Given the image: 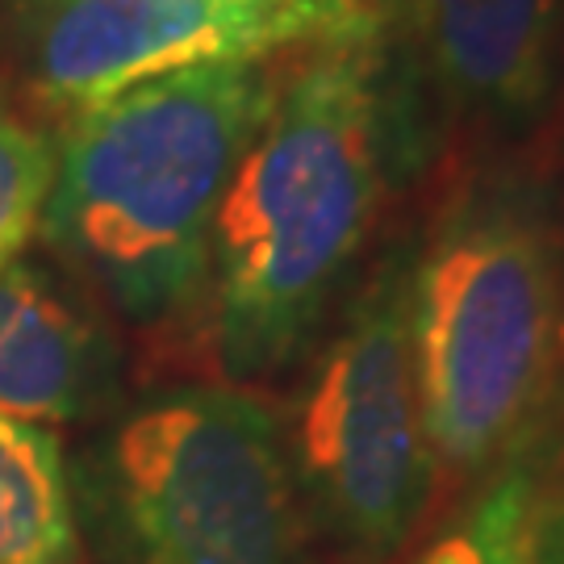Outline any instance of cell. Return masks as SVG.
<instances>
[{"label":"cell","instance_id":"cell-4","mask_svg":"<svg viewBox=\"0 0 564 564\" xmlns=\"http://www.w3.org/2000/svg\"><path fill=\"white\" fill-rule=\"evenodd\" d=\"M97 506L126 564H297L276 414L223 384L172 389L105 440Z\"/></svg>","mask_w":564,"mask_h":564},{"label":"cell","instance_id":"cell-12","mask_svg":"<svg viewBox=\"0 0 564 564\" xmlns=\"http://www.w3.org/2000/svg\"><path fill=\"white\" fill-rule=\"evenodd\" d=\"M251 4H318L356 25H384V0H251Z\"/></svg>","mask_w":564,"mask_h":564},{"label":"cell","instance_id":"cell-9","mask_svg":"<svg viewBox=\"0 0 564 564\" xmlns=\"http://www.w3.org/2000/svg\"><path fill=\"white\" fill-rule=\"evenodd\" d=\"M414 564H564V468L510 452Z\"/></svg>","mask_w":564,"mask_h":564},{"label":"cell","instance_id":"cell-1","mask_svg":"<svg viewBox=\"0 0 564 564\" xmlns=\"http://www.w3.org/2000/svg\"><path fill=\"white\" fill-rule=\"evenodd\" d=\"M381 34L305 46L226 188L209 242V326L230 377L281 368L318 326L384 184Z\"/></svg>","mask_w":564,"mask_h":564},{"label":"cell","instance_id":"cell-10","mask_svg":"<svg viewBox=\"0 0 564 564\" xmlns=\"http://www.w3.org/2000/svg\"><path fill=\"white\" fill-rule=\"evenodd\" d=\"M0 564H80L59 435L0 414Z\"/></svg>","mask_w":564,"mask_h":564},{"label":"cell","instance_id":"cell-3","mask_svg":"<svg viewBox=\"0 0 564 564\" xmlns=\"http://www.w3.org/2000/svg\"><path fill=\"white\" fill-rule=\"evenodd\" d=\"M410 343L435 460L481 473L519 444L561 343V247L527 197L440 218L410 268Z\"/></svg>","mask_w":564,"mask_h":564},{"label":"cell","instance_id":"cell-7","mask_svg":"<svg viewBox=\"0 0 564 564\" xmlns=\"http://www.w3.org/2000/svg\"><path fill=\"white\" fill-rule=\"evenodd\" d=\"M564 0H402L414 55L447 113L510 121L544 101Z\"/></svg>","mask_w":564,"mask_h":564},{"label":"cell","instance_id":"cell-6","mask_svg":"<svg viewBox=\"0 0 564 564\" xmlns=\"http://www.w3.org/2000/svg\"><path fill=\"white\" fill-rule=\"evenodd\" d=\"M21 18L34 93L67 118L184 67L268 59L289 46L384 30L318 4L251 0H25Z\"/></svg>","mask_w":564,"mask_h":564},{"label":"cell","instance_id":"cell-11","mask_svg":"<svg viewBox=\"0 0 564 564\" xmlns=\"http://www.w3.org/2000/svg\"><path fill=\"white\" fill-rule=\"evenodd\" d=\"M55 184V142L39 126L0 105V268L42 230L46 197Z\"/></svg>","mask_w":564,"mask_h":564},{"label":"cell","instance_id":"cell-8","mask_svg":"<svg viewBox=\"0 0 564 564\" xmlns=\"http://www.w3.org/2000/svg\"><path fill=\"white\" fill-rule=\"evenodd\" d=\"M113 384L105 335L39 268H0V414L25 423H67Z\"/></svg>","mask_w":564,"mask_h":564},{"label":"cell","instance_id":"cell-2","mask_svg":"<svg viewBox=\"0 0 564 564\" xmlns=\"http://www.w3.org/2000/svg\"><path fill=\"white\" fill-rule=\"evenodd\" d=\"M276 80L263 59L155 76L67 118L42 235L134 323L205 289L214 223Z\"/></svg>","mask_w":564,"mask_h":564},{"label":"cell","instance_id":"cell-5","mask_svg":"<svg viewBox=\"0 0 564 564\" xmlns=\"http://www.w3.org/2000/svg\"><path fill=\"white\" fill-rule=\"evenodd\" d=\"M410 268L414 251L377 268L326 347L297 423L305 494L364 561L402 544L435 477L410 343Z\"/></svg>","mask_w":564,"mask_h":564}]
</instances>
